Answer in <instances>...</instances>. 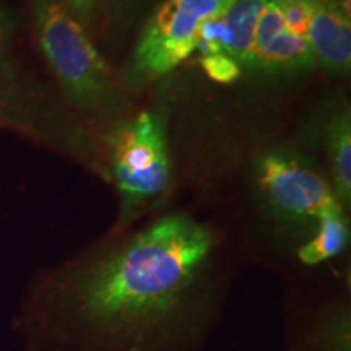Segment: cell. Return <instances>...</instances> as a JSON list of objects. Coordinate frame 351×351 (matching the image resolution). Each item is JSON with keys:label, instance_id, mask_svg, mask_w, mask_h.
Here are the masks:
<instances>
[{"label": "cell", "instance_id": "cell-1", "mask_svg": "<svg viewBox=\"0 0 351 351\" xmlns=\"http://www.w3.org/2000/svg\"><path fill=\"white\" fill-rule=\"evenodd\" d=\"M217 234L173 213L86 263L23 322L41 351H199L212 326L202 287Z\"/></svg>", "mask_w": 351, "mask_h": 351}, {"label": "cell", "instance_id": "cell-2", "mask_svg": "<svg viewBox=\"0 0 351 351\" xmlns=\"http://www.w3.org/2000/svg\"><path fill=\"white\" fill-rule=\"evenodd\" d=\"M39 46L67 98L85 109H98L111 98V73L83 23L64 0H38Z\"/></svg>", "mask_w": 351, "mask_h": 351}, {"label": "cell", "instance_id": "cell-3", "mask_svg": "<svg viewBox=\"0 0 351 351\" xmlns=\"http://www.w3.org/2000/svg\"><path fill=\"white\" fill-rule=\"evenodd\" d=\"M112 166L122 195L121 221L127 223L169 184L168 143L160 117L142 112L117 130L112 138Z\"/></svg>", "mask_w": 351, "mask_h": 351}, {"label": "cell", "instance_id": "cell-4", "mask_svg": "<svg viewBox=\"0 0 351 351\" xmlns=\"http://www.w3.org/2000/svg\"><path fill=\"white\" fill-rule=\"evenodd\" d=\"M234 0H165L143 28L135 47V72L168 75L197 51L202 25L221 15Z\"/></svg>", "mask_w": 351, "mask_h": 351}, {"label": "cell", "instance_id": "cell-5", "mask_svg": "<svg viewBox=\"0 0 351 351\" xmlns=\"http://www.w3.org/2000/svg\"><path fill=\"white\" fill-rule=\"evenodd\" d=\"M257 186L276 215L289 221H317L341 202L328 181L304 158L289 152H269L258 158Z\"/></svg>", "mask_w": 351, "mask_h": 351}, {"label": "cell", "instance_id": "cell-6", "mask_svg": "<svg viewBox=\"0 0 351 351\" xmlns=\"http://www.w3.org/2000/svg\"><path fill=\"white\" fill-rule=\"evenodd\" d=\"M307 39L285 26L280 0H267L257 21L251 67L267 72H298L314 65Z\"/></svg>", "mask_w": 351, "mask_h": 351}, {"label": "cell", "instance_id": "cell-7", "mask_svg": "<svg viewBox=\"0 0 351 351\" xmlns=\"http://www.w3.org/2000/svg\"><path fill=\"white\" fill-rule=\"evenodd\" d=\"M267 0H234L221 15L202 25L197 51L202 56L223 52L239 65L251 67L257 21Z\"/></svg>", "mask_w": 351, "mask_h": 351}, {"label": "cell", "instance_id": "cell-8", "mask_svg": "<svg viewBox=\"0 0 351 351\" xmlns=\"http://www.w3.org/2000/svg\"><path fill=\"white\" fill-rule=\"evenodd\" d=\"M306 39L314 60L320 65L332 72H348L351 64L348 0H315Z\"/></svg>", "mask_w": 351, "mask_h": 351}, {"label": "cell", "instance_id": "cell-9", "mask_svg": "<svg viewBox=\"0 0 351 351\" xmlns=\"http://www.w3.org/2000/svg\"><path fill=\"white\" fill-rule=\"evenodd\" d=\"M314 236L298 249V258L304 265H317L340 256L350 241L348 219L345 217L343 205L333 207L320 215Z\"/></svg>", "mask_w": 351, "mask_h": 351}, {"label": "cell", "instance_id": "cell-10", "mask_svg": "<svg viewBox=\"0 0 351 351\" xmlns=\"http://www.w3.org/2000/svg\"><path fill=\"white\" fill-rule=\"evenodd\" d=\"M327 142L333 192L341 204H348L351 197V121L348 111H341L333 117L327 130Z\"/></svg>", "mask_w": 351, "mask_h": 351}, {"label": "cell", "instance_id": "cell-11", "mask_svg": "<svg viewBox=\"0 0 351 351\" xmlns=\"http://www.w3.org/2000/svg\"><path fill=\"white\" fill-rule=\"evenodd\" d=\"M314 3L315 0H280L285 26L288 32L306 39L311 19H313Z\"/></svg>", "mask_w": 351, "mask_h": 351}, {"label": "cell", "instance_id": "cell-12", "mask_svg": "<svg viewBox=\"0 0 351 351\" xmlns=\"http://www.w3.org/2000/svg\"><path fill=\"white\" fill-rule=\"evenodd\" d=\"M202 69L212 80L218 83H231L241 75V65L223 52L202 56Z\"/></svg>", "mask_w": 351, "mask_h": 351}, {"label": "cell", "instance_id": "cell-13", "mask_svg": "<svg viewBox=\"0 0 351 351\" xmlns=\"http://www.w3.org/2000/svg\"><path fill=\"white\" fill-rule=\"evenodd\" d=\"M64 2L67 3V7L72 10L80 23H85L90 19L91 12H93L95 0H64Z\"/></svg>", "mask_w": 351, "mask_h": 351}, {"label": "cell", "instance_id": "cell-14", "mask_svg": "<svg viewBox=\"0 0 351 351\" xmlns=\"http://www.w3.org/2000/svg\"><path fill=\"white\" fill-rule=\"evenodd\" d=\"M2 38H3V21L0 19V43H2Z\"/></svg>", "mask_w": 351, "mask_h": 351}]
</instances>
